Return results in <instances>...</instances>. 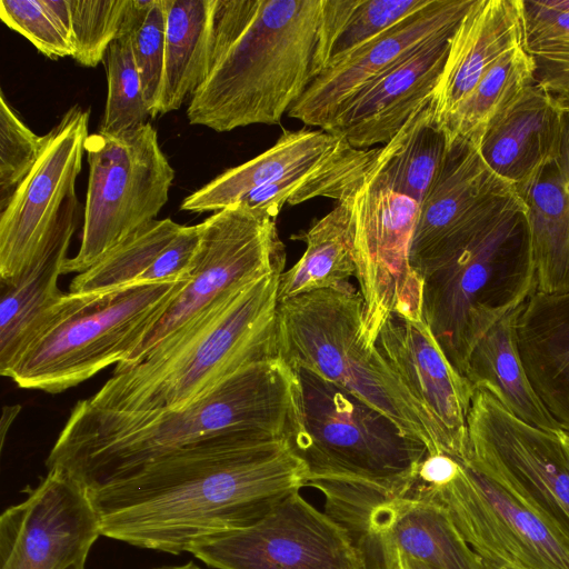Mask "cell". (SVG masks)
Returning a JSON list of instances; mask_svg holds the SVG:
<instances>
[{
    "instance_id": "1",
    "label": "cell",
    "mask_w": 569,
    "mask_h": 569,
    "mask_svg": "<svg viewBox=\"0 0 569 569\" xmlns=\"http://www.w3.org/2000/svg\"><path fill=\"white\" fill-rule=\"evenodd\" d=\"M302 479L286 441L238 432L172 451L89 496L101 536L179 555L256 523Z\"/></svg>"
},
{
    "instance_id": "2",
    "label": "cell",
    "mask_w": 569,
    "mask_h": 569,
    "mask_svg": "<svg viewBox=\"0 0 569 569\" xmlns=\"http://www.w3.org/2000/svg\"><path fill=\"white\" fill-rule=\"evenodd\" d=\"M300 427L295 370L279 356L250 363L178 410L123 412L87 399L72 408L46 460L88 493L172 451L226 433L290 441Z\"/></svg>"
},
{
    "instance_id": "3",
    "label": "cell",
    "mask_w": 569,
    "mask_h": 569,
    "mask_svg": "<svg viewBox=\"0 0 569 569\" xmlns=\"http://www.w3.org/2000/svg\"><path fill=\"white\" fill-rule=\"evenodd\" d=\"M322 0H213L207 77L191 124H278L319 74Z\"/></svg>"
},
{
    "instance_id": "4",
    "label": "cell",
    "mask_w": 569,
    "mask_h": 569,
    "mask_svg": "<svg viewBox=\"0 0 569 569\" xmlns=\"http://www.w3.org/2000/svg\"><path fill=\"white\" fill-rule=\"evenodd\" d=\"M281 273L249 284L139 362L116 367L110 379L87 400L112 411L178 410L243 367L277 357Z\"/></svg>"
},
{
    "instance_id": "5",
    "label": "cell",
    "mask_w": 569,
    "mask_h": 569,
    "mask_svg": "<svg viewBox=\"0 0 569 569\" xmlns=\"http://www.w3.org/2000/svg\"><path fill=\"white\" fill-rule=\"evenodd\" d=\"M536 290L526 206L518 197L423 278L422 318L447 359L465 376L473 345Z\"/></svg>"
},
{
    "instance_id": "6",
    "label": "cell",
    "mask_w": 569,
    "mask_h": 569,
    "mask_svg": "<svg viewBox=\"0 0 569 569\" xmlns=\"http://www.w3.org/2000/svg\"><path fill=\"white\" fill-rule=\"evenodd\" d=\"M188 279L66 293L4 377L56 395L122 362Z\"/></svg>"
},
{
    "instance_id": "7",
    "label": "cell",
    "mask_w": 569,
    "mask_h": 569,
    "mask_svg": "<svg viewBox=\"0 0 569 569\" xmlns=\"http://www.w3.org/2000/svg\"><path fill=\"white\" fill-rule=\"evenodd\" d=\"M300 391V427L288 442L303 467L302 483L339 478L399 497L411 488L428 453L388 416L347 389L303 368L293 369Z\"/></svg>"
},
{
    "instance_id": "8",
    "label": "cell",
    "mask_w": 569,
    "mask_h": 569,
    "mask_svg": "<svg viewBox=\"0 0 569 569\" xmlns=\"http://www.w3.org/2000/svg\"><path fill=\"white\" fill-rule=\"evenodd\" d=\"M362 298L352 286L323 289L278 303V356L292 369L303 368L352 392L407 435L436 446L412 403L373 345L366 341Z\"/></svg>"
},
{
    "instance_id": "9",
    "label": "cell",
    "mask_w": 569,
    "mask_h": 569,
    "mask_svg": "<svg viewBox=\"0 0 569 569\" xmlns=\"http://www.w3.org/2000/svg\"><path fill=\"white\" fill-rule=\"evenodd\" d=\"M89 179L81 244L63 273H81L124 238L156 220L169 199L174 171L156 129L146 122L121 134L90 133Z\"/></svg>"
},
{
    "instance_id": "10",
    "label": "cell",
    "mask_w": 569,
    "mask_h": 569,
    "mask_svg": "<svg viewBox=\"0 0 569 569\" xmlns=\"http://www.w3.org/2000/svg\"><path fill=\"white\" fill-rule=\"evenodd\" d=\"M276 219L262 210L234 203L199 223V246L189 279L131 353L116 367L139 362L249 284L283 272L286 251Z\"/></svg>"
},
{
    "instance_id": "11",
    "label": "cell",
    "mask_w": 569,
    "mask_h": 569,
    "mask_svg": "<svg viewBox=\"0 0 569 569\" xmlns=\"http://www.w3.org/2000/svg\"><path fill=\"white\" fill-rule=\"evenodd\" d=\"M89 119L90 110L80 104L63 113L46 134L32 170L0 210V281L16 279L48 250L70 246Z\"/></svg>"
},
{
    "instance_id": "12",
    "label": "cell",
    "mask_w": 569,
    "mask_h": 569,
    "mask_svg": "<svg viewBox=\"0 0 569 569\" xmlns=\"http://www.w3.org/2000/svg\"><path fill=\"white\" fill-rule=\"evenodd\" d=\"M457 460L458 468L448 479L413 482L407 493L440 505L486 565L569 569V540L469 458Z\"/></svg>"
},
{
    "instance_id": "13",
    "label": "cell",
    "mask_w": 569,
    "mask_h": 569,
    "mask_svg": "<svg viewBox=\"0 0 569 569\" xmlns=\"http://www.w3.org/2000/svg\"><path fill=\"white\" fill-rule=\"evenodd\" d=\"M469 460L569 540V433L533 427L475 389Z\"/></svg>"
},
{
    "instance_id": "14",
    "label": "cell",
    "mask_w": 569,
    "mask_h": 569,
    "mask_svg": "<svg viewBox=\"0 0 569 569\" xmlns=\"http://www.w3.org/2000/svg\"><path fill=\"white\" fill-rule=\"evenodd\" d=\"M343 200L351 212L363 337L373 345L391 313L423 321L422 281L410 266L419 203L388 187L373 170Z\"/></svg>"
},
{
    "instance_id": "15",
    "label": "cell",
    "mask_w": 569,
    "mask_h": 569,
    "mask_svg": "<svg viewBox=\"0 0 569 569\" xmlns=\"http://www.w3.org/2000/svg\"><path fill=\"white\" fill-rule=\"evenodd\" d=\"M518 193L493 172L478 147L449 139L441 168L419 203L410 247V266L422 281L446 263L506 209Z\"/></svg>"
},
{
    "instance_id": "16",
    "label": "cell",
    "mask_w": 569,
    "mask_h": 569,
    "mask_svg": "<svg viewBox=\"0 0 569 569\" xmlns=\"http://www.w3.org/2000/svg\"><path fill=\"white\" fill-rule=\"evenodd\" d=\"M188 552L217 569H362L345 532L300 490L256 523L201 539Z\"/></svg>"
},
{
    "instance_id": "17",
    "label": "cell",
    "mask_w": 569,
    "mask_h": 569,
    "mask_svg": "<svg viewBox=\"0 0 569 569\" xmlns=\"http://www.w3.org/2000/svg\"><path fill=\"white\" fill-rule=\"evenodd\" d=\"M373 346L430 432L435 452L468 459L475 389L447 359L426 322L391 313Z\"/></svg>"
},
{
    "instance_id": "18",
    "label": "cell",
    "mask_w": 569,
    "mask_h": 569,
    "mask_svg": "<svg viewBox=\"0 0 569 569\" xmlns=\"http://www.w3.org/2000/svg\"><path fill=\"white\" fill-rule=\"evenodd\" d=\"M100 536L88 491L67 471L48 469L0 517V569H67L86 561Z\"/></svg>"
},
{
    "instance_id": "19",
    "label": "cell",
    "mask_w": 569,
    "mask_h": 569,
    "mask_svg": "<svg viewBox=\"0 0 569 569\" xmlns=\"http://www.w3.org/2000/svg\"><path fill=\"white\" fill-rule=\"evenodd\" d=\"M475 0H430L320 72L288 116L327 130L363 88L425 43L456 31Z\"/></svg>"
},
{
    "instance_id": "20",
    "label": "cell",
    "mask_w": 569,
    "mask_h": 569,
    "mask_svg": "<svg viewBox=\"0 0 569 569\" xmlns=\"http://www.w3.org/2000/svg\"><path fill=\"white\" fill-rule=\"evenodd\" d=\"M453 33L425 43L370 82L325 131L343 138L356 149L390 142L408 119L431 99Z\"/></svg>"
},
{
    "instance_id": "21",
    "label": "cell",
    "mask_w": 569,
    "mask_h": 569,
    "mask_svg": "<svg viewBox=\"0 0 569 569\" xmlns=\"http://www.w3.org/2000/svg\"><path fill=\"white\" fill-rule=\"evenodd\" d=\"M406 555L432 569H487L438 503L412 495H382L369 515L362 569H396Z\"/></svg>"
},
{
    "instance_id": "22",
    "label": "cell",
    "mask_w": 569,
    "mask_h": 569,
    "mask_svg": "<svg viewBox=\"0 0 569 569\" xmlns=\"http://www.w3.org/2000/svg\"><path fill=\"white\" fill-rule=\"evenodd\" d=\"M523 46L521 0H475L450 40L431 98L441 122L505 56Z\"/></svg>"
},
{
    "instance_id": "23",
    "label": "cell",
    "mask_w": 569,
    "mask_h": 569,
    "mask_svg": "<svg viewBox=\"0 0 569 569\" xmlns=\"http://www.w3.org/2000/svg\"><path fill=\"white\" fill-rule=\"evenodd\" d=\"M515 189L526 206L536 291L569 292V110L552 153Z\"/></svg>"
},
{
    "instance_id": "24",
    "label": "cell",
    "mask_w": 569,
    "mask_h": 569,
    "mask_svg": "<svg viewBox=\"0 0 569 569\" xmlns=\"http://www.w3.org/2000/svg\"><path fill=\"white\" fill-rule=\"evenodd\" d=\"M516 333L536 393L569 433V292L531 295L521 306Z\"/></svg>"
},
{
    "instance_id": "25",
    "label": "cell",
    "mask_w": 569,
    "mask_h": 569,
    "mask_svg": "<svg viewBox=\"0 0 569 569\" xmlns=\"http://www.w3.org/2000/svg\"><path fill=\"white\" fill-rule=\"evenodd\" d=\"M562 110L535 81L486 130L477 144L486 164L513 184L525 182L552 153Z\"/></svg>"
},
{
    "instance_id": "26",
    "label": "cell",
    "mask_w": 569,
    "mask_h": 569,
    "mask_svg": "<svg viewBox=\"0 0 569 569\" xmlns=\"http://www.w3.org/2000/svg\"><path fill=\"white\" fill-rule=\"evenodd\" d=\"M345 143L343 138L322 129L283 130L271 148L213 178L186 197L180 209L197 213L219 211L258 188L326 160Z\"/></svg>"
},
{
    "instance_id": "27",
    "label": "cell",
    "mask_w": 569,
    "mask_h": 569,
    "mask_svg": "<svg viewBox=\"0 0 569 569\" xmlns=\"http://www.w3.org/2000/svg\"><path fill=\"white\" fill-rule=\"evenodd\" d=\"M521 306L502 317L473 345L465 377L473 389L491 395L518 419L547 431H561L536 393L521 361L516 333Z\"/></svg>"
},
{
    "instance_id": "28",
    "label": "cell",
    "mask_w": 569,
    "mask_h": 569,
    "mask_svg": "<svg viewBox=\"0 0 569 569\" xmlns=\"http://www.w3.org/2000/svg\"><path fill=\"white\" fill-rule=\"evenodd\" d=\"M69 247L48 250L19 277L0 281V372L4 377L66 295L58 287Z\"/></svg>"
},
{
    "instance_id": "29",
    "label": "cell",
    "mask_w": 569,
    "mask_h": 569,
    "mask_svg": "<svg viewBox=\"0 0 569 569\" xmlns=\"http://www.w3.org/2000/svg\"><path fill=\"white\" fill-rule=\"evenodd\" d=\"M292 238L302 240V257L279 277V302L318 290H345L356 277L353 229L346 200L307 230Z\"/></svg>"
},
{
    "instance_id": "30",
    "label": "cell",
    "mask_w": 569,
    "mask_h": 569,
    "mask_svg": "<svg viewBox=\"0 0 569 569\" xmlns=\"http://www.w3.org/2000/svg\"><path fill=\"white\" fill-rule=\"evenodd\" d=\"M166 51L153 117L178 110L207 77L213 0H164Z\"/></svg>"
},
{
    "instance_id": "31",
    "label": "cell",
    "mask_w": 569,
    "mask_h": 569,
    "mask_svg": "<svg viewBox=\"0 0 569 569\" xmlns=\"http://www.w3.org/2000/svg\"><path fill=\"white\" fill-rule=\"evenodd\" d=\"M448 146L447 131L430 99L381 147L373 172L388 187L420 203L441 168Z\"/></svg>"
},
{
    "instance_id": "32",
    "label": "cell",
    "mask_w": 569,
    "mask_h": 569,
    "mask_svg": "<svg viewBox=\"0 0 569 569\" xmlns=\"http://www.w3.org/2000/svg\"><path fill=\"white\" fill-rule=\"evenodd\" d=\"M533 62L523 46L498 61L441 123L448 138L476 146L486 130L535 82Z\"/></svg>"
},
{
    "instance_id": "33",
    "label": "cell",
    "mask_w": 569,
    "mask_h": 569,
    "mask_svg": "<svg viewBox=\"0 0 569 569\" xmlns=\"http://www.w3.org/2000/svg\"><path fill=\"white\" fill-rule=\"evenodd\" d=\"M429 1L322 0V26L318 50L320 72Z\"/></svg>"
},
{
    "instance_id": "34",
    "label": "cell",
    "mask_w": 569,
    "mask_h": 569,
    "mask_svg": "<svg viewBox=\"0 0 569 569\" xmlns=\"http://www.w3.org/2000/svg\"><path fill=\"white\" fill-rule=\"evenodd\" d=\"M521 14L535 81L561 110H569V12L550 0H521Z\"/></svg>"
},
{
    "instance_id": "35",
    "label": "cell",
    "mask_w": 569,
    "mask_h": 569,
    "mask_svg": "<svg viewBox=\"0 0 569 569\" xmlns=\"http://www.w3.org/2000/svg\"><path fill=\"white\" fill-rule=\"evenodd\" d=\"M181 228L182 224L170 218L149 222L111 248L89 269L78 273L69 286L70 292H99L143 281Z\"/></svg>"
},
{
    "instance_id": "36",
    "label": "cell",
    "mask_w": 569,
    "mask_h": 569,
    "mask_svg": "<svg viewBox=\"0 0 569 569\" xmlns=\"http://www.w3.org/2000/svg\"><path fill=\"white\" fill-rule=\"evenodd\" d=\"M72 58L83 67L100 63L113 40L130 32L137 0H68Z\"/></svg>"
},
{
    "instance_id": "37",
    "label": "cell",
    "mask_w": 569,
    "mask_h": 569,
    "mask_svg": "<svg viewBox=\"0 0 569 569\" xmlns=\"http://www.w3.org/2000/svg\"><path fill=\"white\" fill-rule=\"evenodd\" d=\"M108 93L100 132L121 134L147 122L150 117L134 62L131 34L122 33L106 53Z\"/></svg>"
},
{
    "instance_id": "38",
    "label": "cell",
    "mask_w": 569,
    "mask_h": 569,
    "mask_svg": "<svg viewBox=\"0 0 569 569\" xmlns=\"http://www.w3.org/2000/svg\"><path fill=\"white\" fill-rule=\"evenodd\" d=\"M130 34L143 99L150 117H153L159 102L164 68V0H139L138 13Z\"/></svg>"
},
{
    "instance_id": "39",
    "label": "cell",
    "mask_w": 569,
    "mask_h": 569,
    "mask_svg": "<svg viewBox=\"0 0 569 569\" xmlns=\"http://www.w3.org/2000/svg\"><path fill=\"white\" fill-rule=\"evenodd\" d=\"M46 134H36L0 91V210L39 159Z\"/></svg>"
},
{
    "instance_id": "40",
    "label": "cell",
    "mask_w": 569,
    "mask_h": 569,
    "mask_svg": "<svg viewBox=\"0 0 569 569\" xmlns=\"http://www.w3.org/2000/svg\"><path fill=\"white\" fill-rule=\"evenodd\" d=\"M0 18L50 59L73 56L70 38L44 0H1Z\"/></svg>"
},
{
    "instance_id": "41",
    "label": "cell",
    "mask_w": 569,
    "mask_h": 569,
    "mask_svg": "<svg viewBox=\"0 0 569 569\" xmlns=\"http://www.w3.org/2000/svg\"><path fill=\"white\" fill-rule=\"evenodd\" d=\"M20 406H4L1 418V448L3 447L6 433L20 411Z\"/></svg>"
},
{
    "instance_id": "42",
    "label": "cell",
    "mask_w": 569,
    "mask_h": 569,
    "mask_svg": "<svg viewBox=\"0 0 569 569\" xmlns=\"http://www.w3.org/2000/svg\"><path fill=\"white\" fill-rule=\"evenodd\" d=\"M396 569H432L422 561L408 557L406 555L397 556Z\"/></svg>"
},
{
    "instance_id": "43",
    "label": "cell",
    "mask_w": 569,
    "mask_h": 569,
    "mask_svg": "<svg viewBox=\"0 0 569 569\" xmlns=\"http://www.w3.org/2000/svg\"><path fill=\"white\" fill-rule=\"evenodd\" d=\"M550 2L555 8L569 12V0H550Z\"/></svg>"
},
{
    "instance_id": "44",
    "label": "cell",
    "mask_w": 569,
    "mask_h": 569,
    "mask_svg": "<svg viewBox=\"0 0 569 569\" xmlns=\"http://www.w3.org/2000/svg\"><path fill=\"white\" fill-rule=\"evenodd\" d=\"M154 569H201V568L199 566H197L194 562L190 561V562L181 565V566L161 567V568H154Z\"/></svg>"
},
{
    "instance_id": "45",
    "label": "cell",
    "mask_w": 569,
    "mask_h": 569,
    "mask_svg": "<svg viewBox=\"0 0 569 569\" xmlns=\"http://www.w3.org/2000/svg\"><path fill=\"white\" fill-rule=\"evenodd\" d=\"M86 561H79L71 566H69L67 569H86Z\"/></svg>"
},
{
    "instance_id": "46",
    "label": "cell",
    "mask_w": 569,
    "mask_h": 569,
    "mask_svg": "<svg viewBox=\"0 0 569 569\" xmlns=\"http://www.w3.org/2000/svg\"><path fill=\"white\" fill-rule=\"evenodd\" d=\"M487 569H502V568H498V567H495V566H490V565H486Z\"/></svg>"
}]
</instances>
